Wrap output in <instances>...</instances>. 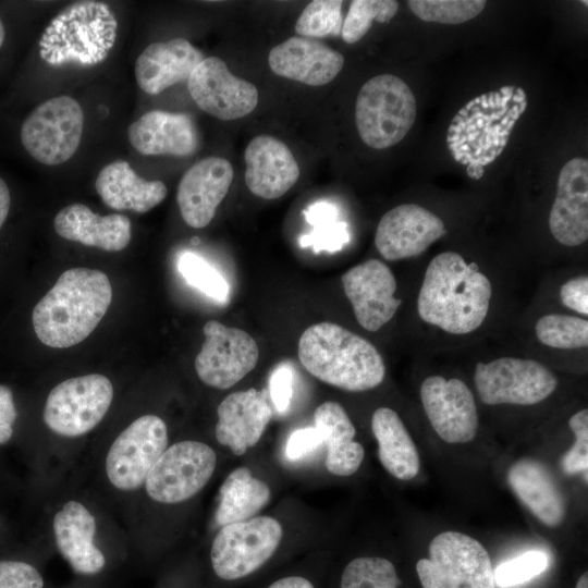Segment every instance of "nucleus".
I'll return each mask as SVG.
<instances>
[{
  "label": "nucleus",
  "mask_w": 588,
  "mask_h": 588,
  "mask_svg": "<svg viewBox=\"0 0 588 588\" xmlns=\"http://www.w3.org/2000/svg\"><path fill=\"white\" fill-rule=\"evenodd\" d=\"M493 299L489 275L475 261L445 250L427 265L416 299L419 320L451 336H466L487 321Z\"/></svg>",
  "instance_id": "f257e3e1"
},
{
  "label": "nucleus",
  "mask_w": 588,
  "mask_h": 588,
  "mask_svg": "<svg viewBox=\"0 0 588 588\" xmlns=\"http://www.w3.org/2000/svg\"><path fill=\"white\" fill-rule=\"evenodd\" d=\"M112 299V286L102 271L65 270L32 310L38 340L54 348L81 343L98 326Z\"/></svg>",
  "instance_id": "f03ea898"
},
{
  "label": "nucleus",
  "mask_w": 588,
  "mask_h": 588,
  "mask_svg": "<svg viewBox=\"0 0 588 588\" xmlns=\"http://www.w3.org/2000/svg\"><path fill=\"white\" fill-rule=\"evenodd\" d=\"M526 106L524 89L507 85L471 99L455 114L446 143L468 176L480 179L483 167L500 156Z\"/></svg>",
  "instance_id": "7ed1b4c3"
},
{
  "label": "nucleus",
  "mask_w": 588,
  "mask_h": 588,
  "mask_svg": "<svg viewBox=\"0 0 588 588\" xmlns=\"http://www.w3.org/2000/svg\"><path fill=\"white\" fill-rule=\"evenodd\" d=\"M298 358L310 375L348 392L375 389L385 377L384 360L377 347L333 322L315 323L303 332Z\"/></svg>",
  "instance_id": "20e7f679"
},
{
  "label": "nucleus",
  "mask_w": 588,
  "mask_h": 588,
  "mask_svg": "<svg viewBox=\"0 0 588 588\" xmlns=\"http://www.w3.org/2000/svg\"><path fill=\"white\" fill-rule=\"evenodd\" d=\"M117 30V17L107 3H71L45 28L39 39V57L51 66H94L108 57Z\"/></svg>",
  "instance_id": "39448f33"
},
{
  "label": "nucleus",
  "mask_w": 588,
  "mask_h": 588,
  "mask_svg": "<svg viewBox=\"0 0 588 588\" xmlns=\"http://www.w3.org/2000/svg\"><path fill=\"white\" fill-rule=\"evenodd\" d=\"M416 99L408 85L393 74L367 81L358 91L355 122L362 140L375 149L401 142L416 120Z\"/></svg>",
  "instance_id": "423d86ee"
},
{
  "label": "nucleus",
  "mask_w": 588,
  "mask_h": 588,
  "mask_svg": "<svg viewBox=\"0 0 588 588\" xmlns=\"http://www.w3.org/2000/svg\"><path fill=\"white\" fill-rule=\"evenodd\" d=\"M282 526L273 517L257 516L221 527L210 550L211 569L222 583H240L257 574L277 552Z\"/></svg>",
  "instance_id": "0eeeda50"
},
{
  "label": "nucleus",
  "mask_w": 588,
  "mask_h": 588,
  "mask_svg": "<svg viewBox=\"0 0 588 588\" xmlns=\"http://www.w3.org/2000/svg\"><path fill=\"white\" fill-rule=\"evenodd\" d=\"M429 558L416 571L422 588H497L486 548L475 538L448 530L430 542Z\"/></svg>",
  "instance_id": "6e6552de"
},
{
  "label": "nucleus",
  "mask_w": 588,
  "mask_h": 588,
  "mask_svg": "<svg viewBox=\"0 0 588 588\" xmlns=\"http://www.w3.org/2000/svg\"><path fill=\"white\" fill-rule=\"evenodd\" d=\"M474 382L487 405H535L548 399L559 384L556 375L542 363L515 356L478 362Z\"/></svg>",
  "instance_id": "1a4fd4ad"
},
{
  "label": "nucleus",
  "mask_w": 588,
  "mask_h": 588,
  "mask_svg": "<svg viewBox=\"0 0 588 588\" xmlns=\"http://www.w3.org/2000/svg\"><path fill=\"white\" fill-rule=\"evenodd\" d=\"M84 113L72 97L59 96L36 107L24 120L20 138L24 149L38 162L57 166L77 150Z\"/></svg>",
  "instance_id": "9d476101"
},
{
  "label": "nucleus",
  "mask_w": 588,
  "mask_h": 588,
  "mask_svg": "<svg viewBox=\"0 0 588 588\" xmlns=\"http://www.w3.org/2000/svg\"><path fill=\"white\" fill-rule=\"evenodd\" d=\"M112 399V383L103 375L70 378L57 384L48 394L44 421L60 436L79 437L102 420Z\"/></svg>",
  "instance_id": "9b49d317"
},
{
  "label": "nucleus",
  "mask_w": 588,
  "mask_h": 588,
  "mask_svg": "<svg viewBox=\"0 0 588 588\" xmlns=\"http://www.w3.org/2000/svg\"><path fill=\"white\" fill-rule=\"evenodd\" d=\"M217 464L215 451L199 441H181L167 448L145 480L148 495L174 504L198 493L211 478Z\"/></svg>",
  "instance_id": "f8f14e48"
},
{
  "label": "nucleus",
  "mask_w": 588,
  "mask_h": 588,
  "mask_svg": "<svg viewBox=\"0 0 588 588\" xmlns=\"http://www.w3.org/2000/svg\"><path fill=\"white\" fill-rule=\"evenodd\" d=\"M167 444L168 429L160 417H138L117 437L109 449L106 457L109 481L123 491L140 488Z\"/></svg>",
  "instance_id": "ddd939ff"
},
{
  "label": "nucleus",
  "mask_w": 588,
  "mask_h": 588,
  "mask_svg": "<svg viewBox=\"0 0 588 588\" xmlns=\"http://www.w3.org/2000/svg\"><path fill=\"white\" fill-rule=\"evenodd\" d=\"M205 342L195 358V370L207 385L229 389L257 365L259 350L247 332L217 320L204 326Z\"/></svg>",
  "instance_id": "4468645a"
},
{
  "label": "nucleus",
  "mask_w": 588,
  "mask_h": 588,
  "mask_svg": "<svg viewBox=\"0 0 588 588\" xmlns=\"http://www.w3.org/2000/svg\"><path fill=\"white\" fill-rule=\"evenodd\" d=\"M420 401L436 433L446 443H466L478 431L479 416L475 396L458 378L427 377L420 385Z\"/></svg>",
  "instance_id": "2eb2a0df"
},
{
  "label": "nucleus",
  "mask_w": 588,
  "mask_h": 588,
  "mask_svg": "<svg viewBox=\"0 0 588 588\" xmlns=\"http://www.w3.org/2000/svg\"><path fill=\"white\" fill-rule=\"evenodd\" d=\"M187 88L203 111L223 121L243 118L258 103L256 86L233 75L218 57L205 58L196 66Z\"/></svg>",
  "instance_id": "dca6fc26"
},
{
  "label": "nucleus",
  "mask_w": 588,
  "mask_h": 588,
  "mask_svg": "<svg viewBox=\"0 0 588 588\" xmlns=\"http://www.w3.org/2000/svg\"><path fill=\"white\" fill-rule=\"evenodd\" d=\"M341 282L357 322L369 332L390 322L402 304L394 296L397 282L392 270L379 259H368L352 267L342 275Z\"/></svg>",
  "instance_id": "f3484780"
},
{
  "label": "nucleus",
  "mask_w": 588,
  "mask_h": 588,
  "mask_svg": "<svg viewBox=\"0 0 588 588\" xmlns=\"http://www.w3.org/2000/svg\"><path fill=\"white\" fill-rule=\"evenodd\" d=\"M445 233L437 215L417 204H403L381 217L375 245L383 259L399 261L421 255Z\"/></svg>",
  "instance_id": "a211bd4d"
},
{
  "label": "nucleus",
  "mask_w": 588,
  "mask_h": 588,
  "mask_svg": "<svg viewBox=\"0 0 588 588\" xmlns=\"http://www.w3.org/2000/svg\"><path fill=\"white\" fill-rule=\"evenodd\" d=\"M233 175L231 163L219 157L201 159L183 174L176 201L187 225L201 229L210 223L230 189Z\"/></svg>",
  "instance_id": "6ab92c4d"
},
{
  "label": "nucleus",
  "mask_w": 588,
  "mask_h": 588,
  "mask_svg": "<svg viewBox=\"0 0 588 588\" xmlns=\"http://www.w3.org/2000/svg\"><path fill=\"white\" fill-rule=\"evenodd\" d=\"M549 229L554 240L566 247L580 246L588 240L587 159H571L561 169Z\"/></svg>",
  "instance_id": "aec40b11"
},
{
  "label": "nucleus",
  "mask_w": 588,
  "mask_h": 588,
  "mask_svg": "<svg viewBox=\"0 0 588 588\" xmlns=\"http://www.w3.org/2000/svg\"><path fill=\"white\" fill-rule=\"evenodd\" d=\"M217 415V440L242 455L260 440L272 417L268 390L233 392L219 404Z\"/></svg>",
  "instance_id": "412c9836"
},
{
  "label": "nucleus",
  "mask_w": 588,
  "mask_h": 588,
  "mask_svg": "<svg viewBox=\"0 0 588 588\" xmlns=\"http://www.w3.org/2000/svg\"><path fill=\"white\" fill-rule=\"evenodd\" d=\"M268 63L278 76L321 86L341 72L344 57L318 39L294 36L270 50Z\"/></svg>",
  "instance_id": "4be33fe9"
},
{
  "label": "nucleus",
  "mask_w": 588,
  "mask_h": 588,
  "mask_svg": "<svg viewBox=\"0 0 588 588\" xmlns=\"http://www.w3.org/2000/svg\"><path fill=\"white\" fill-rule=\"evenodd\" d=\"M244 159L246 185L264 199L281 197L299 177V167L292 151L273 136L254 137L246 146Z\"/></svg>",
  "instance_id": "5701e85b"
},
{
  "label": "nucleus",
  "mask_w": 588,
  "mask_h": 588,
  "mask_svg": "<svg viewBox=\"0 0 588 588\" xmlns=\"http://www.w3.org/2000/svg\"><path fill=\"white\" fill-rule=\"evenodd\" d=\"M127 137L145 156L188 157L199 148L196 124L186 113L148 111L128 126Z\"/></svg>",
  "instance_id": "b1692460"
},
{
  "label": "nucleus",
  "mask_w": 588,
  "mask_h": 588,
  "mask_svg": "<svg viewBox=\"0 0 588 588\" xmlns=\"http://www.w3.org/2000/svg\"><path fill=\"white\" fill-rule=\"evenodd\" d=\"M204 59V54L185 38L152 42L135 62L136 82L146 94L158 95L188 79Z\"/></svg>",
  "instance_id": "393cba45"
},
{
  "label": "nucleus",
  "mask_w": 588,
  "mask_h": 588,
  "mask_svg": "<svg viewBox=\"0 0 588 588\" xmlns=\"http://www.w3.org/2000/svg\"><path fill=\"white\" fill-rule=\"evenodd\" d=\"M53 226L57 234L68 241L106 252L124 249L132 236L131 221L126 216H100L83 204L62 208L54 217Z\"/></svg>",
  "instance_id": "a878e982"
},
{
  "label": "nucleus",
  "mask_w": 588,
  "mask_h": 588,
  "mask_svg": "<svg viewBox=\"0 0 588 588\" xmlns=\"http://www.w3.org/2000/svg\"><path fill=\"white\" fill-rule=\"evenodd\" d=\"M96 528L93 514L77 501L66 502L53 517L56 544L77 573L91 575L105 566V556L94 543Z\"/></svg>",
  "instance_id": "bb28decb"
},
{
  "label": "nucleus",
  "mask_w": 588,
  "mask_h": 588,
  "mask_svg": "<svg viewBox=\"0 0 588 588\" xmlns=\"http://www.w3.org/2000/svg\"><path fill=\"white\" fill-rule=\"evenodd\" d=\"M507 481L529 511L546 526L558 527L566 515V501L549 469L532 458L512 465Z\"/></svg>",
  "instance_id": "cd10ccee"
},
{
  "label": "nucleus",
  "mask_w": 588,
  "mask_h": 588,
  "mask_svg": "<svg viewBox=\"0 0 588 588\" xmlns=\"http://www.w3.org/2000/svg\"><path fill=\"white\" fill-rule=\"evenodd\" d=\"M95 188L108 207L138 213L158 206L168 193L163 182L145 180L122 160L113 161L99 171Z\"/></svg>",
  "instance_id": "c85d7f7f"
},
{
  "label": "nucleus",
  "mask_w": 588,
  "mask_h": 588,
  "mask_svg": "<svg viewBox=\"0 0 588 588\" xmlns=\"http://www.w3.org/2000/svg\"><path fill=\"white\" fill-rule=\"evenodd\" d=\"M315 427L319 431L322 445L327 448L326 467L336 476H350L362 465L365 451L355 441L356 429L347 413L336 402L327 401L314 413Z\"/></svg>",
  "instance_id": "c756f323"
},
{
  "label": "nucleus",
  "mask_w": 588,
  "mask_h": 588,
  "mask_svg": "<svg viewBox=\"0 0 588 588\" xmlns=\"http://www.w3.org/2000/svg\"><path fill=\"white\" fill-rule=\"evenodd\" d=\"M371 430L387 471L400 480L416 477L420 468L418 451L399 414L390 407L377 408L371 417Z\"/></svg>",
  "instance_id": "7c9ffc66"
},
{
  "label": "nucleus",
  "mask_w": 588,
  "mask_h": 588,
  "mask_svg": "<svg viewBox=\"0 0 588 588\" xmlns=\"http://www.w3.org/2000/svg\"><path fill=\"white\" fill-rule=\"evenodd\" d=\"M270 489L266 482L253 476L247 467L231 471L219 490L216 523L224 526L249 519L270 501Z\"/></svg>",
  "instance_id": "2f4dec72"
},
{
  "label": "nucleus",
  "mask_w": 588,
  "mask_h": 588,
  "mask_svg": "<svg viewBox=\"0 0 588 588\" xmlns=\"http://www.w3.org/2000/svg\"><path fill=\"white\" fill-rule=\"evenodd\" d=\"M534 332L542 345L552 350L577 351L588 347V320L574 314H544L536 320Z\"/></svg>",
  "instance_id": "473e14b6"
},
{
  "label": "nucleus",
  "mask_w": 588,
  "mask_h": 588,
  "mask_svg": "<svg viewBox=\"0 0 588 588\" xmlns=\"http://www.w3.org/2000/svg\"><path fill=\"white\" fill-rule=\"evenodd\" d=\"M304 216L313 231L301 237L303 247L311 246L315 253L336 252L348 242L347 224L338 221V210L333 205L316 203L304 210Z\"/></svg>",
  "instance_id": "72a5a7b5"
},
{
  "label": "nucleus",
  "mask_w": 588,
  "mask_h": 588,
  "mask_svg": "<svg viewBox=\"0 0 588 588\" xmlns=\"http://www.w3.org/2000/svg\"><path fill=\"white\" fill-rule=\"evenodd\" d=\"M394 564L382 556H358L343 568L338 588H399Z\"/></svg>",
  "instance_id": "f704fd0d"
},
{
  "label": "nucleus",
  "mask_w": 588,
  "mask_h": 588,
  "mask_svg": "<svg viewBox=\"0 0 588 588\" xmlns=\"http://www.w3.org/2000/svg\"><path fill=\"white\" fill-rule=\"evenodd\" d=\"M399 2L394 0H354L341 30L347 44L360 40L370 29L372 21L387 23L396 14Z\"/></svg>",
  "instance_id": "c9c22d12"
},
{
  "label": "nucleus",
  "mask_w": 588,
  "mask_h": 588,
  "mask_svg": "<svg viewBox=\"0 0 588 588\" xmlns=\"http://www.w3.org/2000/svg\"><path fill=\"white\" fill-rule=\"evenodd\" d=\"M342 1L314 0L302 11L295 32L307 38L336 37L343 26Z\"/></svg>",
  "instance_id": "e433bc0d"
},
{
  "label": "nucleus",
  "mask_w": 588,
  "mask_h": 588,
  "mask_svg": "<svg viewBox=\"0 0 588 588\" xmlns=\"http://www.w3.org/2000/svg\"><path fill=\"white\" fill-rule=\"evenodd\" d=\"M411 11L420 20L441 24L467 22L485 9V0H411Z\"/></svg>",
  "instance_id": "4c0bfd02"
},
{
  "label": "nucleus",
  "mask_w": 588,
  "mask_h": 588,
  "mask_svg": "<svg viewBox=\"0 0 588 588\" xmlns=\"http://www.w3.org/2000/svg\"><path fill=\"white\" fill-rule=\"evenodd\" d=\"M177 268L186 282L208 297L224 302L229 285L222 274L197 254L185 252L181 255Z\"/></svg>",
  "instance_id": "58836bf2"
},
{
  "label": "nucleus",
  "mask_w": 588,
  "mask_h": 588,
  "mask_svg": "<svg viewBox=\"0 0 588 588\" xmlns=\"http://www.w3.org/2000/svg\"><path fill=\"white\" fill-rule=\"evenodd\" d=\"M548 564L549 559L544 552L538 550L525 552L494 568L495 585L501 588L522 585L544 572Z\"/></svg>",
  "instance_id": "ea45409f"
},
{
  "label": "nucleus",
  "mask_w": 588,
  "mask_h": 588,
  "mask_svg": "<svg viewBox=\"0 0 588 588\" xmlns=\"http://www.w3.org/2000/svg\"><path fill=\"white\" fill-rule=\"evenodd\" d=\"M568 426L574 433L575 441L562 458L563 470L568 475L585 474L588 471V409L581 408L568 419Z\"/></svg>",
  "instance_id": "a19ab883"
},
{
  "label": "nucleus",
  "mask_w": 588,
  "mask_h": 588,
  "mask_svg": "<svg viewBox=\"0 0 588 588\" xmlns=\"http://www.w3.org/2000/svg\"><path fill=\"white\" fill-rule=\"evenodd\" d=\"M40 573L21 561H0V588H42Z\"/></svg>",
  "instance_id": "79ce46f5"
},
{
  "label": "nucleus",
  "mask_w": 588,
  "mask_h": 588,
  "mask_svg": "<svg viewBox=\"0 0 588 588\" xmlns=\"http://www.w3.org/2000/svg\"><path fill=\"white\" fill-rule=\"evenodd\" d=\"M561 304L574 315L588 316V277L579 274L568 278L559 289Z\"/></svg>",
  "instance_id": "37998d69"
},
{
  "label": "nucleus",
  "mask_w": 588,
  "mask_h": 588,
  "mask_svg": "<svg viewBox=\"0 0 588 588\" xmlns=\"http://www.w3.org/2000/svg\"><path fill=\"white\" fill-rule=\"evenodd\" d=\"M268 393L279 413H284L289 408L293 394V373L287 366H279L271 373Z\"/></svg>",
  "instance_id": "c03bdc74"
},
{
  "label": "nucleus",
  "mask_w": 588,
  "mask_h": 588,
  "mask_svg": "<svg viewBox=\"0 0 588 588\" xmlns=\"http://www.w3.org/2000/svg\"><path fill=\"white\" fill-rule=\"evenodd\" d=\"M322 444V439L314 427H306L295 430L287 439L285 455L289 460H299Z\"/></svg>",
  "instance_id": "a18cd8bd"
},
{
  "label": "nucleus",
  "mask_w": 588,
  "mask_h": 588,
  "mask_svg": "<svg viewBox=\"0 0 588 588\" xmlns=\"http://www.w3.org/2000/svg\"><path fill=\"white\" fill-rule=\"evenodd\" d=\"M16 417L13 393L10 388L0 383V444L11 439Z\"/></svg>",
  "instance_id": "49530a36"
},
{
  "label": "nucleus",
  "mask_w": 588,
  "mask_h": 588,
  "mask_svg": "<svg viewBox=\"0 0 588 588\" xmlns=\"http://www.w3.org/2000/svg\"><path fill=\"white\" fill-rule=\"evenodd\" d=\"M264 588H318L315 580L304 574H285L269 581Z\"/></svg>",
  "instance_id": "de8ad7c7"
},
{
  "label": "nucleus",
  "mask_w": 588,
  "mask_h": 588,
  "mask_svg": "<svg viewBox=\"0 0 588 588\" xmlns=\"http://www.w3.org/2000/svg\"><path fill=\"white\" fill-rule=\"evenodd\" d=\"M12 195L9 185L0 176V230L5 224L11 211Z\"/></svg>",
  "instance_id": "09e8293b"
},
{
  "label": "nucleus",
  "mask_w": 588,
  "mask_h": 588,
  "mask_svg": "<svg viewBox=\"0 0 588 588\" xmlns=\"http://www.w3.org/2000/svg\"><path fill=\"white\" fill-rule=\"evenodd\" d=\"M575 588H588V575L587 572H585L577 580Z\"/></svg>",
  "instance_id": "8fccbe9b"
},
{
  "label": "nucleus",
  "mask_w": 588,
  "mask_h": 588,
  "mask_svg": "<svg viewBox=\"0 0 588 588\" xmlns=\"http://www.w3.org/2000/svg\"><path fill=\"white\" fill-rule=\"evenodd\" d=\"M4 39H5V29H4V25L2 23V20L0 17V48L2 47V45L4 42Z\"/></svg>",
  "instance_id": "3c124183"
}]
</instances>
